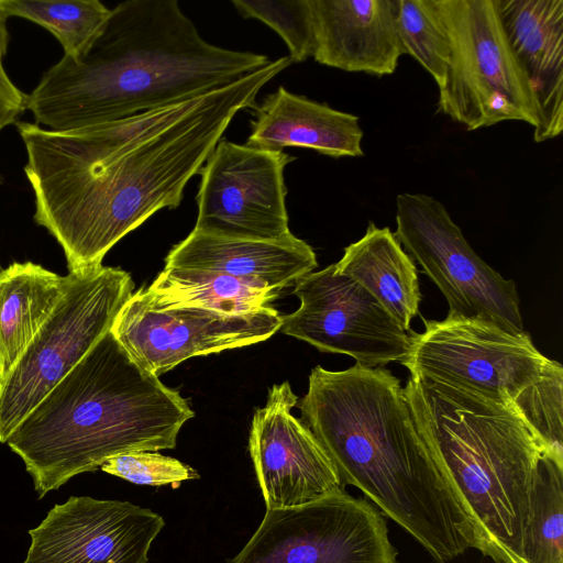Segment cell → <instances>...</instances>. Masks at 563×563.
Wrapping results in <instances>:
<instances>
[{
    "mask_svg": "<svg viewBox=\"0 0 563 563\" xmlns=\"http://www.w3.org/2000/svg\"><path fill=\"white\" fill-rule=\"evenodd\" d=\"M280 57L225 87L125 119L54 131L16 122L33 219L84 274L157 211L177 208L235 114L290 65Z\"/></svg>",
    "mask_w": 563,
    "mask_h": 563,
    "instance_id": "1",
    "label": "cell"
},
{
    "mask_svg": "<svg viewBox=\"0 0 563 563\" xmlns=\"http://www.w3.org/2000/svg\"><path fill=\"white\" fill-rule=\"evenodd\" d=\"M269 63L207 42L176 0H128L80 56L43 74L27 110L38 125L74 130L197 98Z\"/></svg>",
    "mask_w": 563,
    "mask_h": 563,
    "instance_id": "2",
    "label": "cell"
},
{
    "mask_svg": "<svg viewBox=\"0 0 563 563\" xmlns=\"http://www.w3.org/2000/svg\"><path fill=\"white\" fill-rule=\"evenodd\" d=\"M302 421L343 485L358 488L438 563L473 548L468 519L413 421L400 380L383 366L311 369Z\"/></svg>",
    "mask_w": 563,
    "mask_h": 563,
    "instance_id": "3",
    "label": "cell"
},
{
    "mask_svg": "<svg viewBox=\"0 0 563 563\" xmlns=\"http://www.w3.org/2000/svg\"><path fill=\"white\" fill-rule=\"evenodd\" d=\"M189 404L107 332L20 421L5 443L24 462L38 498L110 457L174 449Z\"/></svg>",
    "mask_w": 563,
    "mask_h": 563,
    "instance_id": "4",
    "label": "cell"
},
{
    "mask_svg": "<svg viewBox=\"0 0 563 563\" xmlns=\"http://www.w3.org/2000/svg\"><path fill=\"white\" fill-rule=\"evenodd\" d=\"M404 395L468 519L473 548L494 563H523L533 482L541 456L552 449L512 401L493 400L415 373Z\"/></svg>",
    "mask_w": 563,
    "mask_h": 563,
    "instance_id": "5",
    "label": "cell"
},
{
    "mask_svg": "<svg viewBox=\"0 0 563 563\" xmlns=\"http://www.w3.org/2000/svg\"><path fill=\"white\" fill-rule=\"evenodd\" d=\"M433 4L450 47L438 111L467 131L504 121H522L536 129L537 104L506 38L496 0H433Z\"/></svg>",
    "mask_w": 563,
    "mask_h": 563,
    "instance_id": "6",
    "label": "cell"
},
{
    "mask_svg": "<svg viewBox=\"0 0 563 563\" xmlns=\"http://www.w3.org/2000/svg\"><path fill=\"white\" fill-rule=\"evenodd\" d=\"M55 308L0 384V442L111 330L133 294L131 275L101 265L68 273Z\"/></svg>",
    "mask_w": 563,
    "mask_h": 563,
    "instance_id": "7",
    "label": "cell"
},
{
    "mask_svg": "<svg viewBox=\"0 0 563 563\" xmlns=\"http://www.w3.org/2000/svg\"><path fill=\"white\" fill-rule=\"evenodd\" d=\"M422 320L424 330L409 332L408 353L400 364L410 373L493 400L514 402L554 363L526 331L514 333L483 319L451 312L441 321Z\"/></svg>",
    "mask_w": 563,
    "mask_h": 563,
    "instance_id": "8",
    "label": "cell"
},
{
    "mask_svg": "<svg viewBox=\"0 0 563 563\" xmlns=\"http://www.w3.org/2000/svg\"><path fill=\"white\" fill-rule=\"evenodd\" d=\"M396 225L395 236L445 297L449 312L514 333L525 331L515 282L475 253L439 200L424 194L398 195Z\"/></svg>",
    "mask_w": 563,
    "mask_h": 563,
    "instance_id": "9",
    "label": "cell"
},
{
    "mask_svg": "<svg viewBox=\"0 0 563 563\" xmlns=\"http://www.w3.org/2000/svg\"><path fill=\"white\" fill-rule=\"evenodd\" d=\"M227 563H397L383 514L344 488L316 501L266 509Z\"/></svg>",
    "mask_w": 563,
    "mask_h": 563,
    "instance_id": "10",
    "label": "cell"
},
{
    "mask_svg": "<svg viewBox=\"0 0 563 563\" xmlns=\"http://www.w3.org/2000/svg\"><path fill=\"white\" fill-rule=\"evenodd\" d=\"M282 324L283 316L271 306L235 314L164 307L141 288L121 308L110 331L135 362L158 377L187 358L266 341Z\"/></svg>",
    "mask_w": 563,
    "mask_h": 563,
    "instance_id": "11",
    "label": "cell"
},
{
    "mask_svg": "<svg viewBox=\"0 0 563 563\" xmlns=\"http://www.w3.org/2000/svg\"><path fill=\"white\" fill-rule=\"evenodd\" d=\"M294 159L221 139L199 172L194 230L258 241L289 236L284 170Z\"/></svg>",
    "mask_w": 563,
    "mask_h": 563,
    "instance_id": "12",
    "label": "cell"
},
{
    "mask_svg": "<svg viewBox=\"0 0 563 563\" xmlns=\"http://www.w3.org/2000/svg\"><path fill=\"white\" fill-rule=\"evenodd\" d=\"M294 286L300 305L283 317L284 334L368 367L407 355L409 333L369 291L336 273L334 264L305 275Z\"/></svg>",
    "mask_w": 563,
    "mask_h": 563,
    "instance_id": "13",
    "label": "cell"
},
{
    "mask_svg": "<svg viewBox=\"0 0 563 563\" xmlns=\"http://www.w3.org/2000/svg\"><path fill=\"white\" fill-rule=\"evenodd\" d=\"M162 516L130 501L69 497L29 531L22 563H146Z\"/></svg>",
    "mask_w": 563,
    "mask_h": 563,
    "instance_id": "14",
    "label": "cell"
},
{
    "mask_svg": "<svg viewBox=\"0 0 563 563\" xmlns=\"http://www.w3.org/2000/svg\"><path fill=\"white\" fill-rule=\"evenodd\" d=\"M289 382L274 384L254 412L249 450L266 509H286L344 488L310 428L291 415L298 402Z\"/></svg>",
    "mask_w": 563,
    "mask_h": 563,
    "instance_id": "15",
    "label": "cell"
},
{
    "mask_svg": "<svg viewBox=\"0 0 563 563\" xmlns=\"http://www.w3.org/2000/svg\"><path fill=\"white\" fill-rule=\"evenodd\" d=\"M312 57L350 73L393 74L404 49L398 0H308Z\"/></svg>",
    "mask_w": 563,
    "mask_h": 563,
    "instance_id": "16",
    "label": "cell"
},
{
    "mask_svg": "<svg viewBox=\"0 0 563 563\" xmlns=\"http://www.w3.org/2000/svg\"><path fill=\"white\" fill-rule=\"evenodd\" d=\"M510 49L528 80L539 123L536 142L563 131V0H496Z\"/></svg>",
    "mask_w": 563,
    "mask_h": 563,
    "instance_id": "17",
    "label": "cell"
},
{
    "mask_svg": "<svg viewBox=\"0 0 563 563\" xmlns=\"http://www.w3.org/2000/svg\"><path fill=\"white\" fill-rule=\"evenodd\" d=\"M317 266L312 247L292 233L282 240L258 241L192 230L165 258V267L221 272L279 290L295 285Z\"/></svg>",
    "mask_w": 563,
    "mask_h": 563,
    "instance_id": "18",
    "label": "cell"
},
{
    "mask_svg": "<svg viewBox=\"0 0 563 563\" xmlns=\"http://www.w3.org/2000/svg\"><path fill=\"white\" fill-rule=\"evenodd\" d=\"M358 117L279 87L255 108L246 145L267 151L305 147L332 157L363 156Z\"/></svg>",
    "mask_w": 563,
    "mask_h": 563,
    "instance_id": "19",
    "label": "cell"
},
{
    "mask_svg": "<svg viewBox=\"0 0 563 563\" xmlns=\"http://www.w3.org/2000/svg\"><path fill=\"white\" fill-rule=\"evenodd\" d=\"M334 267L369 291L406 331L410 329L421 301L418 269L389 228L369 221L365 234L344 249Z\"/></svg>",
    "mask_w": 563,
    "mask_h": 563,
    "instance_id": "20",
    "label": "cell"
},
{
    "mask_svg": "<svg viewBox=\"0 0 563 563\" xmlns=\"http://www.w3.org/2000/svg\"><path fill=\"white\" fill-rule=\"evenodd\" d=\"M32 263H12L0 271V384L48 318L68 285Z\"/></svg>",
    "mask_w": 563,
    "mask_h": 563,
    "instance_id": "21",
    "label": "cell"
},
{
    "mask_svg": "<svg viewBox=\"0 0 563 563\" xmlns=\"http://www.w3.org/2000/svg\"><path fill=\"white\" fill-rule=\"evenodd\" d=\"M146 289L159 306H195L232 314L269 307L282 292L221 272L179 267H165Z\"/></svg>",
    "mask_w": 563,
    "mask_h": 563,
    "instance_id": "22",
    "label": "cell"
},
{
    "mask_svg": "<svg viewBox=\"0 0 563 563\" xmlns=\"http://www.w3.org/2000/svg\"><path fill=\"white\" fill-rule=\"evenodd\" d=\"M523 563H563V453L547 451L533 482Z\"/></svg>",
    "mask_w": 563,
    "mask_h": 563,
    "instance_id": "23",
    "label": "cell"
},
{
    "mask_svg": "<svg viewBox=\"0 0 563 563\" xmlns=\"http://www.w3.org/2000/svg\"><path fill=\"white\" fill-rule=\"evenodd\" d=\"M0 10L32 21L51 32L64 56H80L106 23L111 9L99 0H0Z\"/></svg>",
    "mask_w": 563,
    "mask_h": 563,
    "instance_id": "24",
    "label": "cell"
},
{
    "mask_svg": "<svg viewBox=\"0 0 563 563\" xmlns=\"http://www.w3.org/2000/svg\"><path fill=\"white\" fill-rule=\"evenodd\" d=\"M398 32L404 54L415 58L441 87L450 47L433 0H398Z\"/></svg>",
    "mask_w": 563,
    "mask_h": 563,
    "instance_id": "25",
    "label": "cell"
},
{
    "mask_svg": "<svg viewBox=\"0 0 563 563\" xmlns=\"http://www.w3.org/2000/svg\"><path fill=\"white\" fill-rule=\"evenodd\" d=\"M245 19H257L272 27L285 42L289 58L300 63L312 57L313 33L308 0H232Z\"/></svg>",
    "mask_w": 563,
    "mask_h": 563,
    "instance_id": "26",
    "label": "cell"
},
{
    "mask_svg": "<svg viewBox=\"0 0 563 563\" xmlns=\"http://www.w3.org/2000/svg\"><path fill=\"white\" fill-rule=\"evenodd\" d=\"M563 367L551 368L514 401L523 419L552 450L563 452Z\"/></svg>",
    "mask_w": 563,
    "mask_h": 563,
    "instance_id": "27",
    "label": "cell"
},
{
    "mask_svg": "<svg viewBox=\"0 0 563 563\" xmlns=\"http://www.w3.org/2000/svg\"><path fill=\"white\" fill-rule=\"evenodd\" d=\"M100 468L136 485L177 488L185 481L199 478L191 466L157 451L122 453L108 459Z\"/></svg>",
    "mask_w": 563,
    "mask_h": 563,
    "instance_id": "28",
    "label": "cell"
},
{
    "mask_svg": "<svg viewBox=\"0 0 563 563\" xmlns=\"http://www.w3.org/2000/svg\"><path fill=\"white\" fill-rule=\"evenodd\" d=\"M9 41L8 19L0 10V132L5 126L15 123L19 117L27 110V95L13 84L3 65Z\"/></svg>",
    "mask_w": 563,
    "mask_h": 563,
    "instance_id": "29",
    "label": "cell"
}]
</instances>
